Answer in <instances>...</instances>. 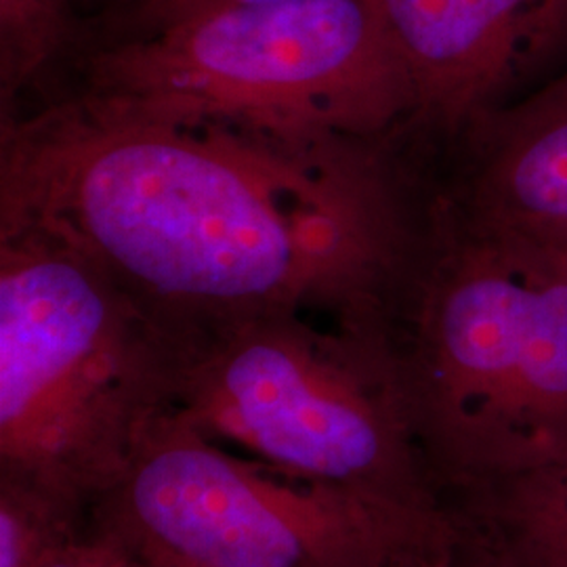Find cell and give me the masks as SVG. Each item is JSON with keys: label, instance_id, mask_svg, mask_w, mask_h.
<instances>
[{"label": "cell", "instance_id": "6da1fadb", "mask_svg": "<svg viewBox=\"0 0 567 567\" xmlns=\"http://www.w3.org/2000/svg\"><path fill=\"white\" fill-rule=\"evenodd\" d=\"M435 185L386 137L74 89L0 116V234L100 265L175 332L280 311L385 330Z\"/></svg>", "mask_w": 567, "mask_h": 567}, {"label": "cell", "instance_id": "7a4b0ae2", "mask_svg": "<svg viewBox=\"0 0 567 567\" xmlns=\"http://www.w3.org/2000/svg\"><path fill=\"white\" fill-rule=\"evenodd\" d=\"M386 341L440 496L567 446V259L437 198Z\"/></svg>", "mask_w": 567, "mask_h": 567}, {"label": "cell", "instance_id": "3957f363", "mask_svg": "<svg viewBox=\"0 0 567 567\" xmlns=\"http://www.w3.org/2000/svg\"><path fill=\"white\" fill-rule=\"evenodd\" d=\"M185 339L79 250L0 234V473L89 508L177 408Z\"/></svg>", "mask_w": 567, "mask_h": 567}, {"label": "cell", "instance_id": "277c9868", "mask_svg": "<svg viewBox=\"0 0 567 567\" xmlns=\"http://www.w3.org/2000/svg\"><path fill=\"white\" fill-rule=\"evenodd\" d=\"M175 410L290 477L450 524L385 332L295 311L189 332Z\"/></svg>", "mask_w": 567, "mask_h": 567}, {"label": "cell", "instance_id": "5b68a950", "mask_svg": "<svg viewBox=\"0 0 567 567\" xmlns=\"http://www.w3.org/2000/svg\"><path fill=\"white\" fill-rule=\"evenodd\" d=\"M81 91L182 103L307 131H404L414 89L374 0L206 11L161 28L81 34Z\"/></svg>", "mask_w": 567, "mask_h": 567}, {"label": "cell", "instance_id": "8992f818", "mask_svg": "<svg viewBox=\"0 0 567 567\" xmlns=\"http://www.w3.org/2000/svg\"><path fill=\"white\" fill-rule=\"evenodd\" d=\"M145 567H450L452 524L225 452L166 412L89 511Z\"/></svg>", "mask_w": 567, "mask_h": 567}, {"label": "cell", "instance_id": "52a82bcc", "mask_svg": "<svg viewBox=\"0 0 567 567\" xmlns=\"http://www.w3.org/2000/svg\"><path fill=\"white\" fill-rule=\"evenodd\" d=\"M404 60L414 112L404 133L435 158L466 122L567 61V0H374Z\"/></svg>", "mask_w": 567, "mask_h": 567}, {"label": "cell", "instance_id": "ba28073f", "mask_svg": "<svg viewBox=\"0 0 567 567\" xmlns=\"http://www.w3.org/2000/svg\"><path fill=\"white\" fill-rule=\"evenodd\" d=\"M461 224L553 240L567 234V61L532 93L466 122L433 163Z\"/></svg>", "mask_w": 567, "mask_h": 567}, {"label": "cell", "instance_id": "9c48e42d", "mask_svg": "<svg viewBox=\"0 0 567 567\" xmlns=\"http://www.w3.org/2000/svg\"><path fill=\"white\" fill-rule=\"evenodd\" d=\"M454 529L450 567H567V446L442 494Z\"/></svg>", "mask_w": 567, "mask_h": 567}, {"label": "cell", "instance_id": "30bf717a", "mask_svg": "<svg viewBox=\"0 0 567 567\" xmlns=\"http://www.w3.org/2000/svg\"><path fill=\"white\" fill-rule=\"evenodd\" d=\"M89 526V508L0 473V567H41Z\"/></svg>", "mask_w": 567, "mask_h": 567}, {"label": "cell", "instance_id": "8fae6325", "mask_svg": "<svg viewBox=\"0 0 567 567\" xmlns=\"http://www.w3.org/2000/svg\"><path fill=\"white\" fill-rule=\"evenodd\" d=\"M271 2H292V0H145L142 7L122 16L118 20L103 21L95 37L137 34V32L161 28L171 21L206 13V11L250 7V4H271Z\"/></svg>", "mask_w": 567, "mask_h": 567}, {"label": "cell", "instance_id": "7c38bea8", "mask_svg": "<svg viewBox=\"0 0 567 567\" xmlns=\"http://www.w3.org/2000/svg\"><path fill=\"white\" fill-rule=\"evenodd\" d=\"M126 557H131V553L124 545L89 519L81 536L41 567H114Z\"/></svg>", "mask_w": 567, "mask_h": 567}, {"label": "cell", "instance_id": "4fadbf2b", "mask_svg": "<svg viewBox=\"0 0 567 567\" xmlns=\"http://www.w3.org/2000/svg\"><path fill=\"white\" fill-rule=\"evenodd\" d=\"M107 2H112V13H105L103 21L118 20L122 16H126V13L135 11L137 7H142L145 0H107Z\"/></svg>", "mask_w": 567, "mask_h": 567}, {"label": "cell", "instance_id": "5bb4252c", "mask_svg": "<svg viewBox=\"0 0 567 567\" xmlns=\"http://www.w3.org/2000/svg\"><path fill=\"white\" fill-rule=\"evenodd\" d=\"M548 243H555L557 246H559V250L566 255L567 259V234H564V236H559V238H553V240H548Z\"/></svg>", "mask_w": 567, "mask_h": 567}, {"label": "cell", "instance_id": "9a60e30c", "mask_svg": "<svg viewBox=\"0 0 567 567\" xmlns=\"http://www.w3.org/2000/svg\"><path fill=\"white\" fill-rule=\"evenodd\" d=\"M143 567H145V566H143Z\"/></svg>", "mask_w": 567, "mask_h": 567}]
</instances>
